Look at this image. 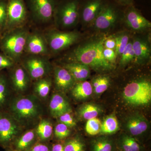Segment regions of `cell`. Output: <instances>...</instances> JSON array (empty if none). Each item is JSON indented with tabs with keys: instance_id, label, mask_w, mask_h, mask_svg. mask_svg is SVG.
Returning a JSON list of instances; mask_svg holds the SVG:
<instances>
[{
	"instance_id": "31",
	"label": "cell",
	"mask_w": 151,
	"mask_h": 151,
	"mask_svg": "<svg viewBox=\"0 0 151 151\" xmlns=\"http://www.w3.org/2000/svg\"><path fill=\"white\" fill-rule=\"evenodd\" d=\"M91 84L93 92L96 94H101L106 91L110 86V79L105 76H99L93 79Z\"/></svg>"
},
{
	"instance_id": "32",
	"label": "cell",
	"mask_w": 151,
	"mask_h": 151,
	"mask_svg": "<svg viewBox=\"0 0 151 151\" xmlns=\"http://www.w3.org/2000/svg\"><path fill=\"white\" fill-rule=\"evenodd\" d=\"M102 122L97 118L88 120L85 126V130L88 134L94 136L100 134Z\"/></svg>"
},
{
	"instance_id": "33",
	"label": "cell",
	"mask_w": 151,
	"mask_h": 151,
	"mask_svg": "<svg viewBox=\"0 0 151 151\" xmlns=\"http://www.w3.org/2000/svg\"><path fill=\"white\" fill-rule=\"evenodd\" d=\"M70 128L60 123L57 124L53 130L55 137L58 141L66 139L70 136Z\"/></svg>"
},
{
	"instance_id": "36",
	"label": "cell",
	"mask_w": 151,
	"mask_h": 151,
	"mask_svg": "<svg viewBox=\"0 0 151 151\" xmlns=\"http://www.w3.org/2000/svg\"><path fill=\"white\" fill-rule=\"evenodd\" d=\"M7 19V3L0 0V32L5 31Z\"/></svg>"
},
{
	"instance_id": "21",
	"label": "cell",
	"mask_w": 151,
	"mask_h": 151,
	"mask_svg": "<svg viewBox=\"0 0 151 151\" xmlns=\"http://www.w3.org/2000/svg\"><path fill=\"white\" fill-rule=\"evenodd\" d=\"M63 67L70 72L76 81H86L90 76L89 67L83 63L70 61L65 63Z\"/></svg>"
},
{
	"instance_id": "34",
	"label": "cell",
	"mask_w": 151,
	"mask_h": 151,
	"mask_svg": "<svg viewBox=\"0 0 151 151\" xmlns=\"http://www.w3.org/2000/svg\"><path fill=\"white\" fill-rule=\"evenodd\" d=\"M114 38L116 42V54L117 55H121L129 42V36L127 34L122 33Z\"/></svg>"
},
{
	"instance_id": "38",
	"label": "cell",
	"mask_w": 151,
	"mask_h": 151,
	"mask_svg": "<svg viewBox=\"0 0 151 151\" xmlns=\"http://www.w3.org/2000/svg\"><path fill=\"white\" fill-rule=\"evenodd\" d=\"M15 63L4 54L0 53V71L5 69H10L15 65Z\"/></svg>"
},
{
	"instance_id": "35",
	"label": "cell",
	"mask_w": 151,
	"mask_h": 151,
	"mask_svg": "<svg viewBox=\"0 0 151 151\" xmlns=\"http://www.w3.org/2000/svg\"><path fill=\"white\" fill-rule=\"evenodd\" d=\"M120 63L125 65L135 60V55L132 42H129L126 48L121 55Z\"/></svg>"
},
{
	"instance_id": "28",
	"label": "cell",
	"mask_w": 151,
	"mask_h": 151,
	"mask_svg": "<svg viewBox=\"0 0 151 151\" xmlns=\"http://www.w3.org/2000/svg\"><path fill=\"white\" fill-rule=\"evenodd\" d=\"M35 129L37 138L42 142L50 139L53 134L52 124L47 119L41 120Z\"/></svg>"
},
{
	"instance_id": "20",
	"label": "cell",
	"mask_w": 151,
	"mask_h": 151,
	"mask_svg": "<svg viewBox=\"0 0 151 151\" xmlns=\"http://www.w3.org/2000/svg\"><path fill=\"white\" fill-rule=\"evenodd\" d=\"M132 43L135 60L139 63L147 62L151 55L150 48L147 42L140 38H136Z\"/></svg>"
},
{
	"instance_id": "7",
	"label": "cell",
	"mask_w": 151,
	"mask_h": 151,
	"mask_svg": "<svg viewBox=\"0 0 151 151\" xmlns=\"http://www.w3.org/2000/svg\"><path fill=\"white\" fill-rule=\"evenodd\" d=\"M51 53H55L73 45L80 39V35L75 31H60L50 29L43 33Z\"/></svg>"
},
{
	"instance_id": "30",
	"label": "cell",
	"mask_w": 151,
	"mask_h": 151,
	"mask_svg": "<svg viewBox=\"0 0 151 151\" xmlns=\"http://www.w3.org/2000/svg\"><path fill=\"white\" fill-rule=\"evenodd\" d=\"M119 124L116 116L110 115L106 117L102 123L100 134L102 135H112L119 130Z\"/></svg>"
},
{
	"instance_id": "4",
	"label": "cell",
	"mask_w": 151,
	"mask_h": 151,
	"mask_svg": "<svg viewBox=\"0 0 151 151\" xmlns=\"http://www.w3.org/2000/svg\"><path fill=\"white\" fill-rule=\"evenodd\" d=\"M123 97L128 104L134 106H146L151 101V84L147 80L132 81L124 89Z\"/></svg>"
},
{
	"instance_id": "8",
	"label": "cell",
	"mask_w": 151,
	"mask_h": 151,
	"mask_svg": "<svg viewBox=\"0 0 151 151\" xmlns=\"http://www.w3.org/2000/svg\"><path fill=\"white\" fill-rule=\"evenodd\" d=\"M27 5L32 17L37 23H47L54 17V0H27Z\"/></svg>"
},
{
	"instance_id": "37",
	"label": "cell",
	"mask_w": 151,
	"mask_h": 151,
	"mask_svg": "<svg viewBox=\"0 0 151 151\" xmlns=\"http://www.w3.org/2000/svg\"><path fill=\"white\" fill-rule=\"evenodd\" d=\"M59 123L66 125L69 128L75 127L76 125V122L71 113H64L57 118Z\"/></svg>"
},
{
	"instance_id": "24",
	"label": "cell",
	"mask_w": 151,
	"mask_h": 151,
	"mask_svg": "<svg viewBox=\"0 0 151 151\" xmlns=\"http://www.w3.org/2000/svg\"><path fill=\"white\" fill-rule=\"evenodd\" d=\"M12 89L8 76L0 71V111H6L11 99Z\"/></svg>"
},
{
	"instance_id": "9",
	"label": "cell",
	"mask_w": 151,
	"mask_h": 151,
	"mask_svg": "<svg viewBox=\"0 0 151 151\" xmlns=\"http://www.w3.org/2000/svg\"><path fill=\"white\" fill-rule=\"evenodd\" d=\"M27 17L24 0H9L6 31L24 26Z\"/></svg>"
},
{
	"instance_id": "26",
	"label": "cell",
	"mask_w": 151,
	"mask_h": 151,
	"mask_svg": "<svg viewBox=\"0 0 151 151\" xmlns=\"http://www.w3.org/2000/svg\"><path fill=\"white\" fill-rule=\"evenodd\" d=\"M71 90L72 96L75 99L80 100L88 98L93 92L91 83L86 81L76 83Z\"/></svg>"
},
{
	"instance_id": "3",
	"label": "cell",
	"mask_w": 151,
	"mask_h": 151,
	"mask_svg": "<svg viewBox=\"0 0 151 151\" xmlns=\"http://www.w3.org/2000/svg\"><path fill=\"white\" fill-rule=\"evenodd\" d=\"M29 31L23 26L6 31L0 40V47L3 53L16 63L20 62L24 54L27 38Z\"/></svg>"
},
{
	"instance_id": "29",
	"label": "cell",
	"mask_w": 151,
	"mask_h": 151,
	"mask_svg": "<svg viewBox=\"0 0 151 151\" xmlns=\"http://www.w3.org/2000/svg\"><path fill=\"white\" fill-rule=\"evenodd\" d=\"M64 151H86V142L80 136L67 138L63 143Z\"/></svg>"
},
{
	"instance_id": "12",
	"label": "cell",
	"mask_w": 151,
	"mask_h": 151,
	"mask_svg": "<svg viewBox=\"0 0 151 151\" xmlns=\"http://www.w3.org/2000/svg\"><path fill=\"white\" fill-rule=\"evenodd\" d=\"M9 69L10 70L8 77L12 89L18 94L26 92L31 79L23 66L17 63Z\"/></svg>"
},
{
	"instance_id": "25",
	"label": "cell",
	"mask_w": 151,
	"mask_h": 151,
	"mask_svg": "<svg viewBox=\"0 0 151 151\" xmlns=\"http://www.w3.org/2000/svg\"><path fill=\"white\" fill-rule=\"evenodd\" d=\"M52 86V81L49 76L37 79L34 83V92L39 98L45 99L48 96Z\"/></svg>"
},
{
	"instance_id": "18",
	"label": "cell",
	"mask_w": 151,
	"mask_h": 151,
	"mask_svg": "<svg viewBox=\"0 0 151 151\" xmlns=\"http://www.w3.org/2000/svg\"><path fill=\"white\" fill-rule=\"evenodd\" d=\"M37 138L35 129L28 130L20 135L10 148L18 151H29L36 143Z\"/></svg>"
},
{
	"instance_id": "17",
	"label": "cell",
	"mask_w": 151,
	"mask_h": 151,
	"mask_svg": "<svg viewBox=\"0 0 151 151\" xmlns=\"http://www.w3.org/2000/svg\"><path fill=\"white\" fill-rule=\"evenodd\" d=\"M125 22L129 27L135 31H143L151 27L150 22L133 7L127 11L125 16Z\"/></svg>"
},
{
	"instance_id": "2",
	"label": "cell",
	"mask_w": 151,
	"mask_h": 151,
	"mask_svg": "<svg viewBox=\"0 0 151 151\" xmlns=\"http://www.w3.org/2000/svg\"><path fill=\"white\" fill-rule=\"evenodd\" d=\"M103 41H92L78 45L70 52V61L83 63L98 71L111 70L112 65L103 56Z\"/></svg>"
},
{
	"instance_id": "40",
	"label": "cell",
	"mask_w": 151,
	"mask_h": 151,
	"mask_svg": "<svg viewBox=\"0 0 151 151\" xmlns=\"http://www.w3.org/2000/svg\"><path fill=\"white\" fill-rule=\"evenodd\" d=\"M51 147L46 143L36 142L29 151H51Z\"/></svg>"
},
{
	"instance_id": "5",
	"label": "cell",
	"mask_w": 151,
	"mask_h": 151,
	"mask_svg": "<svg viewBox=\"0 0 151 151\" xmlns=\"http://www.w3.org/2000/svg\"><path fill=\"white\" fill-rule=\"evenodd\" d=\"M48 56L36 55H24L21 64L27 71L31 80H35L49 76L52 70Z\"/></svg>"
},
{
	"instance_id": "15",
	"label": "cell",
	"mask_w": 151,
	"mask_h": 151,
	"mask_svg": "<svg viewBox=\"0 0 151 151\" xmlns=\"http://www.w3.org/2000/svg\"><path fill=\"white\" fill-rule=\"evenodd\" d=\"M117 20L116 11L110 6H103L93 23L94 27L99 30L109 29L114 25Z\"/></svg>"
},
{
	"instance_id": "16",
	"label": "cell",
	"mask_w": 151,
	"mask_h": 151,
	"mask_svg": "<svg viewBox=\"0 0 151 151\" xmlns=\"http://www.w3.org/2000/svg\"><path fill=\"white\" fill-rule=\"evenodd\" d=\"M49 109L51 116L56 119L64 113L72 112L69 101L60 92L52 94L50 100Z\"/></svg>"
},
{
	"instance_id": "14",
	"label": "cell",
	"mask_w": 151,
	"mask_h": 151,
	"mask_svg": "<svg viewBox=\"0 0 151 151\" xmlns=\"http://www.w3.org/2000/svg\"><path fill=\"white\" fill-rule=\"evenodd\" d=\"M53 70L55 89L61 93L71 90L76 81L70 72L64 68L58 66Z\"/></svg>"
},
{
	"instance_id": "11",
	"label": "cell",
	"mask_w": 151,
	"mask_h": 151,
	"mask_svg": "<svg viewBox=\"0 0 151 151\" xmlns=\"http://www.w3.org/2000/svg\"><path fill=\"white\" fill-rule=\"evenodd\" d=\"M24 53L47 56L51 54L43 33L38 31L29 32L26 41Z\"/></svg>"
},
{
	"instance_id": "23",
	"label": "cell",
	"mask_w": 151,
	"mask_h": 151,
	"mask_svg": "<svg viewBox=\"0 0 151 151\" xmlns=\"http://www.w3.org/2000/svg\"><path fill=\"white\" fill-rule=\"evenodd\" d=\"M101 0H91L84 6L81 13V18L84 23H93L103 7Z\"/></svg>"
},
{
	"instance_id": "39",
	"label": "cell",
	"mask_w": 151,
	"mask_h": 151,
	"mask_svg": "<svg viewBox=\"0 0 151 151\" xmlns=\"http://www.w3.org/2000/svg\"><path fill=\"white\" fill-rule=\"evenodd\" d=\"M103 55L105 59L108 62L111 63L115 61L117 55L114 50L110 49L104 48L103 50Z\"/></svg>"
},
{
	"instance_id": "27",
	"label": "cell",
	"mask_w": 151,
	"mask_h": 151,
	"mask_svg": "<svg viewBox=\"0 0 151 151\" xmlns=\"http://www.w3.org/2000/svg\"><path fill=\"white\" fill-rule=\"evenodd\" d=\"M102 112L101 107L93 103H86L81 105L78 110V115L80 119L84 120L97 118Z\"/></svg>"
},
{
	"instance_id": "19",
	"label": "cell",
	"mask_w": 151,
	"mask_h": 151,
	"mask_svg": "<svg viewBox=\"0 0 151 151\" xmlns=\"http://www.w3.org/2000/svg\"><path fill=\"white\" fill-rule=\"evenodd\" d=\"M116 141L117 148L120 151H146L142 144L128 134H122Z\"/></svg>"
},
{
	"instance_id": "10",
	"label": "cell",
	"mask_w": 151,
	"mask_h": 151,
	"mask_svg": "<svg viewBox=\"0 0 151 151\" xmlns=\"http://www.w3.org/2000/svg\"><path fill=\"white\" fill-rule=\"evenodd\" d=\"M57 23L64 28H69L77 24L78 19V3L75 0L63 4L56 12Z\"/></svg>"
},
{
	"instance_id": "22",
	"label": "cell",
	"mask_w": 151,
	"mask_h": 151,
	"mask_svg": "<svg viewBox=\"0 0 151 151\" xmlns=\"http://www.w3.org/2000/svg\"><path fill=\"white\" fill-rule=\"evenodd\" d=\"M90 151H116V141L108 136L101 135L93 138L89 144Z\"/></svg>"
},
{
	"instance_id": "43",
	"label": "cell",
	"mask_w": 151,
	"mask_h": 151,
	"mask_svg": "<svg viewBox=\"0 0 151 151\" xmlns=\"http://www.w3.org/2000/svg\"><path fill=\"white\" fill-rule=\"evenodd\" d=\"M119 2L123 4H129L132 2L133 0H119Z\"/></svg>"
},
{
	"instance_id": "1",
	"label": "cell",
	"mask_w": 151,
	"mask_h": 151,
	"mask_svg": "<svg viewBox=\"0 0 151 151\" xmlns=\"http://www.w3.org/2000/svg\"><path fill=\"white\" fill-rule=\"evenodd\" d=\"M6 111L24 127L37 121L42 115L43 108L40 98L31 94L11 99Z\"/></svg>"
},
{
	"instance_id": "6",
	"label": "cell",
	"mask_w": 151,
	"mask_h": 151,
	"mask_svg": "<svg viewBox=\"0 0 151 151\" xmlns=\"http://www.w3.org/2000/svg\"><path fill=\"white\" fill-rule=\"evenodd\" d=\"M22 126L7 111H0V146L4 149L11 147L22 134Z\"/></svg>"
},
{
	"instance_id": "13",
	"label": "cell",
	"mask_w": 151,
	"mask_h": 151,
	"mask_svg": "<svg viewBox=\"0 0 151 151\" xmlns=\"http://www.w3.org/2000/svg\"><path fill=\"white\" fill-rule=\"evenodd\" d=\"M149 125L147 119L143 115L135 114L127 119L126 130L128 134L134 137L141 142L142 138L148 131Z\"/></svg>"
},
{
	"instance_id": "42",
	"label": "cell",
	"mask_w": 151,
	"mask_h": 151,
	"mask_svg": "<svg viewBox=\"0 0 151 151\" xmlns=\"http://www.w3.org/2000/svg\"><path fill=\"white\" fill-rule=\"evenodd\" d=\"M51 151H64L63 143H56L51 147Z\"/></svg>"
},
{
	"instance_id": "41",
	"label": "cell",
	"mask_w": 151,
	"mask_h": 151,
	"mask_svg": "<svg viewBox=\"0 0 151 151\" xmlns=\"http://www.w3.org/2000/svg\"><path fill=\"white\" fill-rule=\"evenodd\" d=\"M104 48L115 50L116 47V42L115 38H108L103 41Z\"/></svg>"
},
{
	"instance_id": "44",
	"label": "cell",
	"mask_w": 151,
	"mask_h": 151,
	"mask_svg": "<svg viewBox=\"0 0 151 151\" xmlns=\"http://www.w3.org/2000/svg\"><path fill=\"white\" fill-rule=\"evenodd\" d=\"M5 150L6 151H18L10 147L6 149Z\"/></svg>"
},
{
	"instance_id": "45",
	"label": "cell",
	"mask_w": 151,
	"mask_h": 151,
	"mask_svg": "<svg viewBox=\"0 0 151 151\" xmlns=\"http://www.w3.org/2000/svg\"><path fill=\"white\" fill-rule=\"evenodd\" d=\"M116 151H120L119 150H118V149H117V150H116Z\"/></svg>"
}]
</instances>
